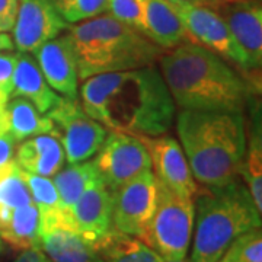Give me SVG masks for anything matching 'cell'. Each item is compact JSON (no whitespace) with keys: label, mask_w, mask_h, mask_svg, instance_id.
I'll return each mask as SVG.
<instances>
[{"label":"cell","mask_w":262,"mask_h":262,"mask_svg":"<svg viewBox=\"0 0 262 262\" xmlns=\"http://www.w3.org/2000/svg\"><path fill=\"white\" fill-rule=\"evenodd\" d=\"M19 0H0V32H10L16 15H18Z\"/></svg>","instance_id":"obj_31"},{"label":"cell","mask_w":262,"mask_h":262,"mask_svg":"<svg viewBox=\"0 0 262 262\" xmlns=\"http://www.w3.org/2000/svg\"><path fill=\"white\" fill-rule=\"evenodd\" d=\"M163 262H191L187 258H182V259H163Z\"/></svg>","instance_id":"obj_38"},{"label":"cell","mask_w":262,"mask_h":262,"mask_svg":"<svg viewBox=\"0 0 262 262\" xmlns=\"http://www.w3.org/2000/svg\"><path fill=\"white\" fill-rule=\"evenodd\" d=\"M170 3H181V5H203V6H210L213 8L217 3L223 0H168Z\"/></svg>","instance_id":"obj_34"},{"label":"cell","mask_w":262,"mask_h":262,"mask_svg":"<svg viewBox=\"0 0 262 262\" xmlns=\"http://www.w3.org/2000/svg\"><path fill=\"white\" fill-rule=\"evenodd\" d=\"M13 41L8 32H0V51H10L13 50Z\"/></svg>","instance_id":"obj_35"},{"label":"cell","mask_w":262,"mask_h":262,"mask_svg":"<svg viewBox=\"0 0 262 262\" xmlns=\"http://www.w3.org/2000/svg\"><path fill=\"white\" fill-rule=\"evenodd\" d=\"M220 261H222V262H227V261H225V259H223V258H220Z\"/></svg>","instance_id":"obj_41"},{"label":"cell","mask_w":262,"mask_h":262,"mask_svg":"<svg viewBox=\"0 0 262 262\" xmlns=\"http://www.w3.org/2000/svg\"><path fill=\"white\" fill-rule=\"evenodd\" d=\"M222 258L227 262H262L261 227L236 237Z\"/></svg>","instance_id":"obj_27"},{"label":"cell","mask_w":262,"mask_h":262,"mask_svg":"<svg viewBox=\"0 0 262 262\" xmlns=\"http://www.w3.org/2000/svg\"><path fill=\"white\" fill-rule=\"evenodd\" d=\"M158 61L169 94L182 110L244 113L256 95L233 66L194 42L163 51Z\"/></svg>","instance_id":"obj_2"},{"label":"cell","mask_w":262,"mask_h":262,"mask_svg":"<svg viewBox=\"0 0 262 262\" xmlns=\"http://www.w3.org/2000/svg\"><path fill=\"white\" fill-rule=\"evenodd\" d=\"M34 56L50 88L57 94L63 95V98L77 99L80 79L75 48L69 34L58 35L44 42Z\"/></svg>","instance_id":"obj_15"},{"label":"cell","mask_w":262,"mask_h":262,"mask_svg":"<svg viewBox=\"0 0 262 262\" xmlns=\"http://www.w3.org/2000/svg\"><path fill=\"white\" fill-rule=\"evenodd\" d=\"M99 178L101 177L94 160L70 163V166L60 169L53 177V182L56 185L61 211L70 217V208L73 207L76 200L92 182Z\"/></svg>","instance_id":"obj_23"},{"label":"cell","mask_w":262,"mask_h":262,"mask_svg":"<svg viewBox=\"0 0 262 262\" xmlns=\"http://www.w3.org/2000/svg\"><path fill=\"white\" fill-rule=\"evenodd\" d=\"M191 262H217L236 237L261 227V211L241 179L198 189Z\"/></svg>","instance_id":"obj_5"},{"label":"cell","mask_w":262,"mask_h":262,"mask_svg":"<svg viewBox=\"0 0 262 262\" xmlns=\"http://www.w3.org/2000/svg\"><path fill=\"white\" fill-rule=\"evenodd\" d=\"M3 251V241H2V237H0V253Z\"/></svg>","instance_id":"obj_40"},{"label":"cell","mask_w":262,"mask_h":262,"mask_svg":"<svg viewBox=\"0 0 262 262\" xmlns=\"http://www.w3.org/2000/svg\"><path fill=\"white\" fill-rule=\"evenodd\" d=\"M195 220V200L184 198L158 182L156 210L144 244L163 259L187 258Z\"/></svg>","instance_id":"obj_6"},{"label":"cell","mask_w":262,"mask_h":262,"mask_svg":"<svg viewBox=\"0 0 262 262\" xmlns=\"http://www.w3.org/2000/svg\"><path fill=\"white\" fill-rule=\"evenodd\" d=\"M0 237L18 251L39 248V214L35 204L18 207L0 220Z\"/></svg>","instance_id":"obj_21"},{"label":"cell","mask_w":262,"mask_h":262,"mask_svg":"<svg viewBox=\"0 0 262 262\" xmlns=\"http://www.w3.org/2000/svg\"><path fill=\"white\" fill-rule=\"evenodd\" d=\"M5 113L8 128L18 143L41 134H56V127L47 114L39 113L24 98H10L5 106Z\"/></svg>","instance_id":"obj_20"},{"label":"cell","mask_w":262,"mask_h":262,"mask_svg":"<svg viewBox=\"0 0 262 262\" xmlns=\"http://www.w3.org/2000/svg\"><path fill=\"white\" fill-rule=\"evenodd\" d=\"M44 262H51V261H50V259H48V258H47V259H46V261H44Z\"/></svg>","instance_id":"obj_42"},{"label":"cell","mask_w":262,"mask_h":262,"mask_svg":"<svg viewBox=\"0 0 262 262\" xmlns=\"http://www.w3.org/2000/svg\"><path fill=\"white\" fill-rule=\"evenodd\" d=\"M241 177H244L255 206L262 213V139L259 118L258 121L256 118H253L249 143H246Z\"/></svg>","instance_id":"obj_26"},{"label":"cell","mask_w":262,"mask_h":262,"mask_svg":"<svg viewBox=\"0 0 262 262\" xmlns=\"http://www.w3.org/2000/svg\"><path fill=\"white\" fill-rule=\"evenodd\" d=\"M8 101H9V98H6L5 95L0 94V105H6V103H8Z\"/></svg>","instance_id":"obj_37"},{"label":"cell","mask_w":262,"mask_h":262,"mask_svg":"<svg viewBox=\"0 0 262 262\" xmlns=\"http://www.w3.org/2000/svg\"><path fill=\"white\" fill-rule=\"evenodd\" d=\"M99 262H105V261H103V259H101V261H99Z\"/></svg>","instance_id":"obj_43"},{"label":"cell","mask_w":262,"mask_h":262,"mask_svg":"<svg viewBox=\"0 0 262 262\" xmlns=\"http://www.w3.org/2000/svg\"><path fill=\"white\" fill-rule=\"evenodd\" d=\"M6 105H0V125H8L6 122V113H5Z\"/></svg>","instance_id":"obj_36"},{"label":"cell","mask_w":262,"mask_h":262,"mask_svg":"<svg viewBox=\"0 0 262 262\" xmlns=\"http://www.w3.org/2000/svg\"><path fill=\"white\" fill-rule=\"evenodd\" d=\"M32 203L24 170L12 159L0 166V220L10 211Z\"/></svg>","instance_id":"obj_25"},{"label":"cell","mask_w":262,"mask_h":262,"mask_svg":"<svg viewBox=\"0 0 262 262\" xmlns=\"http://www.w3.org/2000/svg\"><path fill=\"white\" fill-rule=\"evenodd\" d=\"M46 259H47V256L39 248H29V249H24L19 253L15 262H44Z\"/></svg>","instance_id":"obj_33"},{"label":"cell","mask_w":262,"mask_h":262,"mask_svg":"<svg viewBox=\"0 0 262 262\" xmlns=\"http://www.w3.org/2000/svg\"><path fill=\"white\" fill-rule=\"evenodd\" d=\"M144 29L143 34L160 48L170 50L189 42L178 13L168 0H143Z\"/></svg>","instance_id":"obj_17"},{"label":"cell","mask_w":262,"mask_h":262,"mask_svg":"<svg viewBox=\"0 0 262 262\" xmlns=\"http://www.w3.org/2000/svg\"><path fill=\"white\" fill-rule=\"evenodd\" d=\"M24 178L27 181L32 203L38 208L39 214V233L51 227L64 226V214L60 207V200L57 194L53 179L34 175L24 170Z\"/></svg>","instance_id":"obj_24"},{"label":"cell","mask_w":262,"mask_h":262,"mask_svg":"<svg viewBox=\"0 0 262 262\" xmlns=\"http://www.w3.org/2000/svg\"><path fill=\"white\" fill-rule=\"evenodd\" d=\"M16 96L29 101L41 114L50 113L61 99L50 88L35 60L28 53H18L10 98Z\"/></svg>","instance_id":"obj_16"},{"label":"cell","mask_w":262,"mask_h":262,"mask_svg":"<svg viewBox=\"0 0 262 262\" xmlns=\"http://www.w3.org/2000/svg\"><path fill=\"white\" fill-rule=\"evenodd\" d=\"M47 115L56 127L54 137L61 143L69 163L91 159L106 137V128L84 113L79 99L61 96Z\"/></svg>","instance_id":"obj_8"},{"label":"cell","mask_w":262,"mask_h":262,"mask_svg":"<svg viewBox=\"0 0 262 262\" xmlns=\"http://www.w3.org/2000/svg\"><path fill=\"white\" fill-rule=\"evenodd\" d=\"M113 208V192L99 178L84 189L70 208L73 230L96 249V245L114 227Z\"/></svg>","instance_id":"obj_14"},{"label":"cell","mask_w":262,"mask_h":262,"mask_svg":"<svg viewBox=\"0 0 262 262\" xmlns=\"http://www.w3.org/2000/svg\"><path fill=\"white\" fill-rule=\"evenodd\" d=\"M172 6L178 13L182 25L187 31L189 42H194L213 51L229 64L234 66V69L251 84L244 53L237 47L223 18L213 8L203 5H181V3H172Z\"/></svg>","instance_id":"obj_7"},{"label":"cell","mask_w":262,"mask_h":262,"mask_svg":"<svg viewBox=\"0 0 262 262\" xmlns=\"http://www.w3.org/2000/svg\"><path fill=\"white\" fill-rule=\"evenodd\" d=\"M39 249L51 262H99L102 258L80 234L67 227H51L39 233Z\"/></svg>","instance_id":"obj_19"},{"label":"cell","mask_w":262,"mask_h":262,"mask_svg":"<svg viewBox=\"0 0 262 262\" xmlns=\"http://www.w3.org/2000/svg\"><path fill=\"white\" fill-rule=\"evenodd\" d=\"M95 166L111 192L124 184L151 170L149 151L143 141L131 134L113 131L105 137L102 146L95 153Z\"/></svg>","instance_id":"obj_10"},{"label":"cell","mask_w":262,"mask_h":262,"mask_svg":"<svg viewBox=\"0 0 262 262\" xmlns=\"http://www.w3.org/2000/svg\"><path fill=\"white\" fill-rule=\"evenodd\" d=\"M177 133L192 177L201 185L223 187L241 177L246 151L244 113L182 110Z\"/></svg>","instance_id":"obj_3"},{"label":"cell","mask_w":262,"mask_h":262,"mask_svg":"<svg viewBox=\"0 0 262 262\" xmlns=\"http://www.w3.org/2000/svg\"><path fill=\"white\" fill-rule=\"evenodd\" d=\"M18 53L0 51V94L10 99L12 94V82L16 67Z\"/></svg>","instance_id":"obj_30"},{"label":"cell","mask_w":262,"mask_h":262,"mask_svg":"<svg viewBox=\"0 0 262 262\" xmlns=\"http://www.w3.org/2000/svg\"><path fill=\"white\" fill-rule=\"evenodd\" d=\"M67 22L61 18L53 0H19L13 32V46L18 53L34 54L44 42L58 37Z\"/></svg>","instance_id":"obj_12"},{"label":"cell","mask_w":262,"mask_h":262,"mask_svg":"<svg viewBox=\"0 0 262 262\" xmlns=\"http://www.w3.org/2000/svg\"><path fill=\"white\" fill-rule=\"evenodd\" d=\"M75 48L79 79L153 66L163 48L140 31L113 18L98 15L95 18L67 27Z\"/></svg>","instance_id":"obj_4"},{"label":"cell","mask_w":262,"mask_h":262,"mask_svg":"<svg viewBox=\"0 0 262 262\" xmlns=\"http://www.w3.org/2000/svg\"><path fill=\"white\" fill-rule=\"evenodd\" d=\"M53 2H54V5H56V6H58V5H63V3L69 2V0H53Z\"/></svg>","instance_id":"obj_39"},{"label":"cell","mask_w":262,"mask_h":262,"mask_svg":"<svg viewBox=\"0 0 262 262\" xmlns=\"http://www.w3.org/2000/svg\"><path fill=\"white\" fill-rule=\"evenodd\" d=\"M108 12L113 18L143 34L144 10L143 0H108Z\"/></svg>","instance_id":"obj_29"},{"label":"cell","mask_w":262,"mask_h":262,"mask_svg":"<svg viewBox=\"0 0 262 262\" xmlns=\"http://www.w3.org/2000/svg\"><path fill=\"white\" fill-rule=\"evenodd\" d=\"M149 151L156 181L184 198H195L198 185L178 140L169 136H139Z\"/></svg>","instance_id":"obj_13"},{"label":"cell","mask_w":262,"mask_h":262,"mask_svg":"<svg viewBox=\"0 0 262 262\" xmlns=\"http://www.w3.org/2000/svg\"><path fill=\"white\" fill-rule=\"evenodd\" d=\"M105 262H163V258L143 241L113 227L96 245Z\"/></svg>","instance_id":"obj_22"},{"label":"cell","mask_w":262,"mask_h":262,"mask_svg":"<svg viewBox=\"0 0 262 262\" xmlns=\"http://www.w3.org/2000/svg\"><path fill=\"white\" fill-rule=\"evenodd\" d=\"M217 262H222V261H220V259H219V261H217Z\"/></svg>","instance_id":"obj_44"},{"label":"cell","mask_w":262,"mask_h":262,"mask_svg":"<svg viewBox=\"0 0 262 262\" xmlns=\"http://www.w3.org/2000/svg\"><path fill=\"white\" fill-rule=\"evenodd\" d=\"M16 143L8 125H0V166L13 159Z\"/></svg>","instance_id":"obj_32"},{"label":"cell","mask_w":262,"mask_h":262,"mask_svg":"<svg viewBox=\"0 0 262 262\" xmlns=\"http://www.w3.org/2000/svg\"><path fill=\"white\" fill-rule=\"evenodd\" d=\"M223 18L237 47L244 53L252 88L261 92L262 6L261 0H223L213 6Z\"/></svg>","instance_id":"obj_9"},{"label":"cell","mask_w":262,"mask_h":262,"mask_svg":"<svg viewBox=\"0 0 262 262\" xmlns=\"http://www.w3.org/2000/svg\"><path fill=\"white\" fill-rule=\"evenodd\" d=\"M56 8L67 24H77L106 12L108 0H69Z\"/></svg>","instance_id":"obj_28"},{"label":"cell","mask_w":262,"mask_h":262,"mask_svg":"<svg viewBox=\"0 0 262 262\" xmlns=\"http://www.w3.org/2000/svg\"><path fill=\"white\" fill-rule=\"evenodd\" d=\"M113 226L122 233L144 241L158 201V181L151 170L113 192Z\"/></svg>","instance_id":"obj_11"},{"label":"cell","mask_w":262,"mask_h":262,"mask_svg":"<svg viewBox=\"0 0 262 262\" xmlns=\"http://www.w3.org/2000/svg\"><path fill=\"white\" fill-rule=\"evenodd\" d=\"M80 96L95 121L136 137L166 134L175 120V102L155 66L91 76Z\"/></svg>","instance_id":"obj_1"},{"label":"cell","mask_w":262,"mask_h":262,"mask_svg":"<svg viewBox=\"0 0 262 262\" xmlns=\"http://www.w3.org/2000/svg\"><path fill=\"white\" fill-rule=\"evenodd\" d=\"M15 155V162L22 170L46 178H53L64 166L66 162L61 143L50 134H41L24 140Z\"/></svg>","instance_id":"obj_18"}]
</instances>
